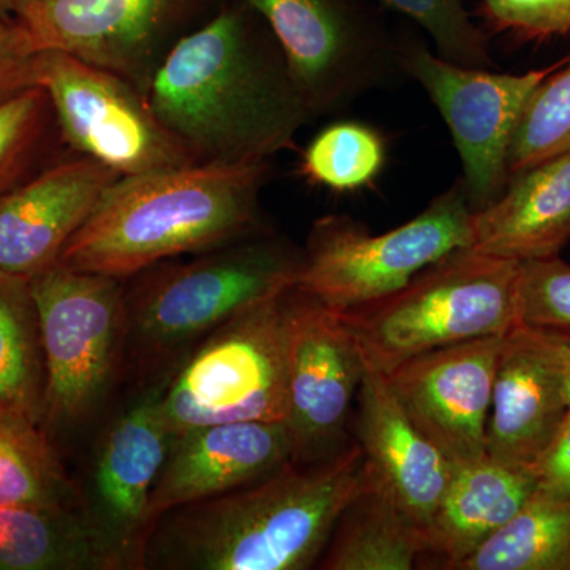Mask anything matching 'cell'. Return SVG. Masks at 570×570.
Returning a JSON list of instances; mask_svg holds the SVG:
<instances>
[{"label": "cell", "instance_id": "6da1fadb", "mask_svg": "<svg viewBox=\"0 0 570 570\" xmlns=\"http://www.w3.org/2000/svg\"><path fill=\"white\" fill-rule=\"evenodd\" d=\"M146 97L198 164H266L313 119L275 36L243 0L179 37Z\"/></svg>", "mask_w": 570, "mask_h": 570}, {"label": "cell", "instance_id": "7a4b0ae2", "mask_svg": "<svg viewBox=\"0 0 570 570\" xmlns=\"http://www.w3.org/2000/svg\"><path fill=\"white\" fill-rule=\"evenodd\" d=\"M377 482L354 441L317 463H287L242 489L184 505L154 524L141 569L305 570L344 510Z\"/></svg>", "mask_w": 570, "mask_h": 570}, {"label": "cell", "instance_id": "3957f363", "mask_svg": "<svg viewBox=\"0 0 570 570\" xmlns=\"http://www.w3.org/2000/svg\"><path fill=\"white\" fill-rule=\"evenodd\" d=\"M268 168V163L194 164L121 176L71 236L58 264L126 281L160 262L262 234Z\"/></svg>", "mask_w": 570, "mask_h": 570}, {"label": "cell", "instance_id": "277c9868", "mask_svg": "<svg viewBox=\"0 0 570 570\" xmlns=\"http://www.w3.org/2000/svg\"><path fill=\"white\" fill-rule=\"evenodd\" d=\"M302 262L303 247L266 230L189 262H160L138 273L124 285L121 367L164 384L217 326L294 287Z\"/></svg>", "mask_w": 570, "mask_h": 570}, {"label": "cell", "instance_id": "5b68a950", "mask_svg": "<svg viewBox=\"0 0 570 570\" xmlns=\"http://www.w3.org/2000/svg\"><path fill=\"white\" fill-rule=\"evenodd\" d=\"M521 262L453 250L395 294L341 313L366 371L389 376L407 360L520 324Z\"/></svg>", "mask_w": 570, "mask_h": 570}, {"label": "cell", "instance_id": "8992f818", "mask_svg": "<svg viewBox=\"0 0 570 570\" xmlns=\"http://www.w3.org/2000/svg\"><path fill=\"white\" fill-rule=\"evenodd\" d=\"M294 287L258 299L205 337L157 396L170 436L236 422H283Z\"/></svg>", "mask_w": 570, "mask_h": 570}, {"label": "cell", "instance_id": "52a82bcc", "mask_svg": "<svg viewBox=\"0 0 570 570\" xmlns=\"http://www.w3.org/2000/svg\"><path fill=\"white\" fill-rule=\"evenodd\" d=\"M472 212L463 179L409 223L374 235L365 224L328 214L314 220L295 287L337 313L395 294L428 266L472 246Z\"/></svg>", "mask_w": 570, "mask_h": 570}, {"label": "cell", "instance_id": "ba28073f", "mask_svg": "<svg viewBox=\"0 0 570 570\" xmlns=\"http://www.w3.org/2000/svg\"><path fill=\"white\" fill-rule=\"evenodd\" d=\"M279 43L311 118L336 115L407 80L396 31L377 0H243Z\"/></svg>", "mask_w": 570, "mask_h": 570}, {"label": "cell", "instance_id": "9c48e42d", "mask_svg": "<svg viewBox=\"0 0 570 570\" xmlns=\"http://www.w3.org/2000/svg\"><path fill=\"white\" fill-rule=\"evenodd\" d=\"M122 283L59 264L31 277L47 370L41 426L51 438L91 417L121 370Z\"/></svg>", "mask_w": 570, "mask_h": 570}, {"label": "cell", "instance_id": "30bf717a", "mask_svg": "<svg viewBox=\"0 0 570 570\" xmlns=\"http://www.w3.org/2000/svg\"><path fill=\"white\" fill-rule=\"evenodd\" d=\"M401 59L407 80L422 86L448 124L469 206L482 212L508 187L510 142L528 100L540 82L570 62V52L542 69L494 73L445 61L415 33L404 32Z\"/></svg>", "mask_w": 570, "mask_h": 570}, {"label": "cell", "instance_id": "8fae6325", "mask_svg": "<svg viewBox=\"0 0 570 570\" xmlns=\"http://www.w3.org/2000/svg\"><path fill=\"white\" fill-rule=\"evenodd\" d=\"M39 86L62 140L121 176L198 164L134 82L62 51L39 52Z\"/></svg>", "mask_w": 570, "mask_h": 570}, {"label": "cell", "instance_id": "7c38bea8", "mask_svg": "<svg viewBox=\"0 0 570 570\" xmlns=\"http://www.w3.org/2000/svg\"><path fill=\"white\" fill-rule=\"evenodd\" d=\"M365 371L341 313L295 287L284 420L292 463H317L346 448Z\"/></svg>", "mask_w": 570, "mask_h": 570}, {"label": "cell", "instance_id": "4fadbf2b", "mask_svg": "<svg viewBox=\"0 0 570 570\" xmlns=\"http://www.w3.org/2000/svg\"><path fill=\"white\" fill-rule=\"evenodd\" d=\"M194 0H18L13 18L37 51H62L148 92Z\"/></svg>", "mask_w": 570, "mask_h": 570}, {"label": "cell", "instance_id": "5bb4252c", "mask_svg": "<svg viewBox=\"0 0 570 570\" xmlns=\"http://www.w3.org/2000/svg\"><path fill=\"white\" fill-rule=\"evenodd\" d=\"M504 335L436 348L385 376L409 419L453 468L489 456L487 425Z\"/></svg>", "mask_w": 570, "mask_h": 570}, {"label": "cell", "instance_id": "9a60e30c", "mask_svg": "<svg viewBox=\"0 0 570 570\" xmlns=\"http://www.w3.org/2000/svg\"><path fill=\"white\" fill-rule=\"evenodd\" d=\"M570 332L517 324L502 341L487 452L513 468H534L569 412L566 356Z\"/></svg>", "mask_w": 570, "mask_h": 570}, {"label": "cell", "instance_id": "2e32d148", "mask_svg": "<svg viewBox=\"0 0 570 570\" xmlns=\"http://www.w3.org/2000/svg\"><path fill=\"white\" fill-rule=\"evenodd\" d=\"M160 387L149 390L107 431L88 498L82 499L86 513L122 570L141 569L151 531L149 501L170 448L171 436L157 407Z\"/></svg>", "mask_w": 570, "mask_h": 570}, {"label": "cell", "instance_id": "e0dca14e", "mask_svg": "<svg viewBox=\"0 0 570 570\" xmlns=\"http://www.w3.org/2000/svg\"><path fill=\"white\" fill-rule=\"evenodd\" d=\"M291 461L283 422L220 423L176 434L154 483L151 530L165 513L242 489Z\"/></svg>", "mask_w": 570, "mask_h": 570}, {"label": "cell", "instance_id": "ac0fdd59", "mask_svg": "<svg viewBox=\"0 0 570 570\" xmlns=\"http://www.w3.org/2000/svg\"><path fill=\"white\" fill-rule=\"evenodd\" d=\"M121 175L78 156L0 197V272L32 277L58 264L71 236Z\"/></svg>", "mask_w": 570, "mask_h": 570}, {"label": "cell", "instance_id": "d6986e66", "mask_svg": "<svg viewBox=\"0 0 570 570\" xmlns=\"http://www.w3.org/2000/svg\"><path fill=\"white\" fill-rule=\"evenodd\" d=\"M355 403V441L397 508L425 531L448 490L452 464L409 419L387 377L365 371Z\"/></svg>", "mask_w": 570, "mask_h": 570}, {"label": "cell", "instance_id": "ffe728a7", "mask_svg": "<svg viewBox=\"0 0 570 570\" xmlns=\"http://www.w3.org/2000/svg\"><path fill=\"white\" fill-rule=\"evenodd\" d=\"M570 242V151L510 176L497 202L472 217V249L528 262Z\"/></svg>", "mask_w": 570, "mask_h": 570}, {"label": "cell", "instance_id": "44dd1931", "mask_svg": "<svg viewBox=\"0 0 570 570\" xmlns=\"http://www.w3.org/2000/svg\"><path fill=\"white\" fill-rule=\"evenodd\" d=\"M538 489L532 469L513 468L485 456L452 469V478L425 530L426 554L442 569L461 562L494 534Z\"/></svg>", "mask_w": 570, "mask_h": 570}, {"label": "cell", "instance_id": "7402d4cb", "mask_svg": "<svg viewBox=\"0 0 570 570\" xmlns=\"http://www.w3.org/2000/svg\"><path fill=\"white\" fill-rule=\"evenodd\" d=\"M0 570H122L85 505L0 508Z\"/></svg>", "mask_w": 570, "mask_h": 570}, {"label": "cell", "instance_id": "603a6c76", "mask_svg": "<svg viewBox=\"0 0 570 570\" xmlns=\"http://www.w3.org/2000/svg\"><path fill=\"white\" fill-rule=\"evenodd\" d=\"M425 553V531L397 508L377 479L337 520L318 568L411 570Z\"/></svg>", "mask_w": 570, "mask_h": 570}, {"label": "cell", "instance_id": "cb8c5ba5", "mask_svg": "<svg viewBox=\"0 0 570 570\" xmlns=\"http://www.w3.org/2000/svg\"><path fill=\"white\" fill-rule=\"evenodd\" d=\"M47 370L31 277L0 272V414L41 425Z\"/></svg>", "mask_w": 570, "mask_h": 570}, {"label": "cell", "instance_id": "d4e9b609", "mask_svg": "<svg viewBox=\"0 0 570 570\" xmlns=\"http://www.w3.org/2000/svg\"><path fill=\"white\" fill-rule=\"evenodd\" d=\"M459 570H570V497L535 489Z\"/></svg>", "mask_w": 570, "mask_h": 570}, {"label": "cell", "instance_id": "484cf974", "mask_svg": "<svg viewBox=\"0 0 570 570\" xmlns=\"http://www.w3.org/2000/svg\"><path fill=\"white\" fill-rule=\"evenodd\" d=\"M52 438L36 420L0 414V508L80 505Z\"/></svg>", "mask_w": 570, "mask_h": 570}, {"label": "cell", "instance_id": "4316f807", "mask_svg": "<svg viewBox=\"0 0 570 570\" xmlns=\"http://www.w3.org/2000/svg\"><path fill=\"white\" fill-rule=\"evenodd\" d=\"M385 157V140L374 127L337 121L326 126L306 146L299 174L307 183L333 193H356L376 181Z\"/></svg>", "mask_w": 570, "mask_h": 570}, {"label": "cell", "instance_id": "83f0119b", "mask_svg": "<svg viewBox=\"0 0 570 570\" xmlns=\"http://www.w3.org/2000/svg\"><path fill=\"white\" fill-rule=\"evenodd\" d=\"M570 151V62L532 92L509 149L510 176Z\"/></svg>", "mask_w": 570, "mask_h": 570}, {"label": "cell", "instance_id": "f1b7e54d", "mask_svg": "<svg viewBox=\"0 0 570 570\" xmlns=\"http://www.w3.org/2000/svg\"><path fill=\"white\" fill-rule=\"evenodd\" d=\"M387 10L414 21L428 33L438 55L464 67L493 66L489 39L475 24L463 0H377Z\"/></svg>", "mask_w": 570, "mask_h": 570}, {"label": "cell", "instance_id": "f546056e", "mask_svg": "<svg viewBox=\"0 0 570 570\" xmlns=\"http://www.w3.org/2000/svg\"><path fill=\"white\" fill-rule=\"evenodd\" d=\"M52 112L43 88L0 104V197L24 181L39 157Z\"/></svg>", "mask_w": 570, "mask_h": 570}, {"label": "cell", "instance_id": "4dcf8cb0", "mask_svg": "<svg viewBox=\"0 0 570 570\" xmlns=\"http://www.w3.org/2000/svg\"><path fill=\"white\" fill-rule=\"evenodd\" d=\"M520 324L570 332V265L560 255L521 262Z\"/></svg>", "mask_w": 570, "mask_h": 570}, {"label": "cell", "instance_id": "1f68e13d", "mask_svg": "<svg viewBox=\"0 0 570 570\" xmlns=\"http://www.w3.org/2000/svg\"><path fill=\"white\" fill-rule=\"evenodd\" d=\"M491 31L523 41H543L570 33V0H479Z\"/></svg>", "mask_w": 570, "mask_h": 570}, {"label": "cell", "instance_id": "d6a6232c", "mask_svg": "<svg viewBox=\"0 0 570 570\" xmlns=\"http://www.w3.org/2000/svg\"><path fill=\"white\" fill-rule=\"evenodd\" d=\"M39 52L20 22L0 14V104L40 88Z\"/></svg>", "mask_w": 570, "mask_h": 570}, {"label": "cell", "instance_id": "836d02e7", "mask_svg": "<svg viewBox=\"0 0 570 570\" xmlns=\"http://www.w3.org/2000/svg\"><path fill=\"white\" fill-rule=\"evenodd\" d=\"M532 471L538 490L554 497H570V411Z\"/></svg>", "mask_w": 570, "mask_h": 570}, {"label": "cell", "instance_id": "e575fe53", "mask_svg": "<svg viewBox=\"0 0 570 570\" xmlns=\"http://www.w3.org/2000/svg\"><path fill=\"white\" fill-rule=\"evenodd\" d=\"M18 0H0V14L2 17L13 18L14 7Z\"/></svg>", "mask_w": 570, "mask_h": 570}, {"label": "cell", "instance_id": "d590c367", "mask_svg": "<svg viewBox=\"0 0 570 570\" xmlns=\"http://www.w3.org/2000/svg\"><path fill=\"white\" fill-rule=\"evenodd\" d=\"M564 387L566 397H568L569 411H570V346L568 356H566V371H564Z\"/></svg>", "mask_w": 570, "mask_h": 570}]
</instances>
